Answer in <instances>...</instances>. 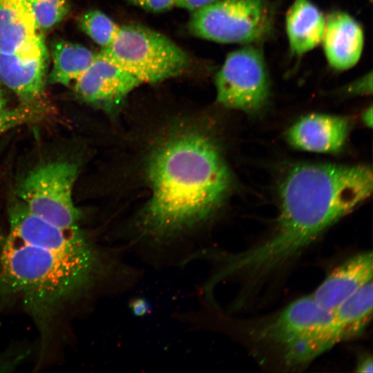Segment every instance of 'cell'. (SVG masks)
Listing matches in <instances>:
<instances>
[{
    "instance_id": "cell-4",
    "label": "cell",
    "mask_w": 373,
    "mask_h": 373,
    "mask_svg": "<svg viewBox=\"0 0 373 373\" xmlns=\"http://www.w3.org/2000/svg\"><path fill=\"white\" fill-rule=\"evenodd\" d=\"M101 52L142 84L179 76L190 65L188 54L174 41L137 24L120 26L114 41Z\"/></svg>"
},
{
    "instance_id": "cell-3",
    "label": "cell",
    "mask_w": 373,
    "mask_h": 373,
    "mask_svg": "<svg viewBox=\"0 0 373 373\" xmlns=\"http://www.w3.org/2000/svg\"><path fill=\"white\" fill-rule=\"evenodd\" d=\"M114 257L98 247L80 254L54 251L9 234L0 251V281L35 308L48 309L114 276L119 267Z\"/></svg>"
},
{
    "instance_id": "cell-2",
    "label": "cell",
    "mask_w": 373,
    "mask_h": 373,
    "mask_svg": "<svg viewBox=\"0 0 373 373\" xmlns=\"http://www.w3.org/2000/svg\"><path fill=\"white\" fill-rule=\"evenodd\" d=\"M373 189L367 165L299 164L284 176L275 229L250 249L254 262L281 271L326 229L367 200Z\"/></svg>"
},
{
    "instance_id": "cell-5",
    "label": "cell",
    "mask_w": 373,
    "mask_h": 373,
    "mask_svg": "<svg viewBox=\"0 0 373 373\" xmlns=\"http://www.w3.org/2000/svg\"><path fill=\"white\" fill-rule=\"evenodd\" d=\"M271 26L267 0H216L191 12L188 23L193 35L223 44L257 41Z\"/></svg>"
},
{
    "instance_id": "cell-12",
    "label": "cell",
    "mask_w": 373,
    "mask_h": 373,
    "mask_svg": "<svg viewBox=\"0 0 373 373\" xmlns=\"http://www.w3.org/2000/svg\"><path fill=\"white\" fill-rule=\"evenodd\" d=\"M48 58L45 42L14 52H0V80L21 103L37 102L44 92Z\"/></svg>"
},
{
    "instance_id": "cell-1",
    "label": "cell",
    "mask_w": 373,
    "mask_h": 373,
    "mask_svg": "<svg viewBox=\"0 0 373 373\" xmlns=\"http://www.w3.org/2000/svg\"><path fill=\"white\" fill-rule=\"evenodd\" d=\"M151 194L137 220L140 238L163 242L211 218L232 188L217 142L191 127L168 134L146 164Z\"/></svg>"
},
{
    "instance_id": "cell-26",
    "label": "cell",
    "mask_w": 373,
    "mask_h": 373,
    "mask_svg": "<svg viewBox=\"0 0 373 373\" xmlns=\"http://www.w3.org/2000/svg\"><path fill=\"white\" fill-rule=\"evenodd\" d=\"M356 372L368 373L373 372V362L371 356L362 357L356 366Z\"/></svg>"
},
{
    "instance_id": "cell-24",
    "label": "cell",
    "mask_w": 373,
    "mask_h": 373,
    "mask_svg": "<svg viewBox=\"0 0 373 373\" xmlns=\"http://www.w3.org/2000/svg\"><path fill=\"white\" fill-rule=\"evenodd\" d=\"M130 309L134 315L137 316H143L151 312L149 303L144 298H135L130 303Z\"/></svg>"
},
{
    "instance_id": "cell-28",
    "label": "cell",
    "mask_w": 373,
    "mask_h": 373,
    "mask_svg": "<svg viewBox=\"0 0 373 373\" xmlns=\"http://www.w3.org/2000/svg\"><path fill=\"white\" fill-rule=\"evenodd\" d=\"M6 107V99L0 86V110Z\"/></svg>"
},
{
    "instance_id": "cell-20",
    "label": "cell",
    "mask_w": 373,
    "mask_h": 373,
    "mask_svg": "<svg viewBox=\"0 0 373 373\" xmlns=\"http://www.w3.org/2000/svg\"><path fill=\"white\" fill-rule=\"evenodd\" d=\"M39 29L43 32L59 24L68 14V0H27Z\"/></svg>"
},
{
    "instance_id": "cell-6",
    "label": "cell",
    "mask_w": 373,
    "mask_h": 373,
    "mask_svg": "<svg viewBox=\"0 0 373 373\" xmlns=\"http://www.w3.org/2000/svg\"><path fill=\"white\" fill-rule=\"evenodd\" d=\"M77 165L61 160L30 171L17 186L19 200L33 213L62 227L78 226L81 213L73 200Z\"/></svg>"
},
{
    "instance_id": "cell-25",
    "label": "cell",
    "mask_w": 373,
    "mask_h": 373,
    "mask_svg": "<svg viewBox=\"0 0 373 373\" xmlns=\"http://www.w3.org/2000/svg\"><path fill=\"white\" fill-rule=\"evenodd\" d=\"M368 77H364L362 80L356 82L349 90L354 93L368 94L372 92V77L368 79Z\"/></svg>"
},
{
    "instance_id": "cell-14",
    "label": "cell",
    "mask_w": 373,
    "mask_h": 373,
    "mask_svg": "<svg viewBox=\"0 0 373 373\" xmlns=\"http://www.w3.org/2000/svg\"><path fill=\"white\" fill-rule=\"evenodd\" d=\"M372 252L360 253L334 268L311 295L332 311L372 280Z\"/></svg>"
},
{
    "instance_id": "cell-10",
    "label": "cell",
    "mask_w": 373,
    "mask_h": 373,
    "mask_svg": "<svg viewBox=\"0 0 373 373\" xmlns=\"http://www.w3.org/2000/svg\"><path fill=\"white\" fill-rule=\"evenodd\" d=\"M9 234L38 247L67 254H80L96 248L78 226L62 227L33 213L20 200L10 208Z\"/></svg>"
},
{
    "instance_id": "cell-17",
    "label": "cell",
    "mask_w": 373,
    "mask_h": 373,
    "mask_svg": "<svg viewBox=\"0 0 373 373\" xmlns=\"http://www.w3.org/2000/svg\"><path fill=\"white\" fill-rule=\"evenodd\" d=\"M286 31L292 52L301 55L323 39L325 19L309 0H294L285 18Z\"/></svg>"
},
{
    "instance_id": "cell-21",
    "label": "cell",
    "mask_w": 373,
    "mask_h": 373,
    "mask_svg": "<svg viewBox=\"0 0 373 373\" xmlns=\"http://www.w3.org/2000/svg\"><path fill=\"white\" fill-rule=\"evenodd\" d=\"M47 113L45 106L39 101L21 103L19 106L0 110V135L20 125L37 122Z\"/></svg>"
},
{
    "instance_id": "cell-13",
    "label": "cell",
    "mask_w": 373,
    "mask_h": 373,
    "mask_svg": "<svg viewBox=\"0 0 373 373\" xmlns=\"http://www.w3.org/2000/svg\"><path fill=\"white\" fill-rule=\"evenodd\" d=\"M350 126L345 117L312 113L303 117L289 128L287 140L300 150L334 153L345 145Z\"/></svg>"
},
{
    "instance_id": "cell-19",
    "label": "cell",
    "mask_w": 373,
    "mask_h": 373,
    "mask_svg": "<svg viewBox=\"0 0 373 373\" xmlns=\"http://www.w3.org/2000/svg\"><path fill=\"white\" fill-rule=\"evenodd\" d=\"M81 30L102 48L108 47L114 41L120 26L98 10L84 12L79 19Z\"/></svg>"
},
{
    "instance_id": "cell-11",
    "label": "cell",
    "mask_w": 373,
    "mask_h": 373,
    "mask_svg": "<svg viewBox=\"0 0 373 373\" xmlns=\"http://www.w3.org/2000/svg\"><path fill=\"white\" fill-rule=\"evenodd\" d=\"M74 90L84 102L113 112L142 82L101 52L75 80Z\"/></svg>"
},
{
    "instance_id": "cell-18",
    "label": "cell",
    "mask_w": 373,
    "mask_h": 373,
    "mask_svg": "<svg viewBox=\"0 0 373 373\" xmlns=\"http://www.w3.org/2000/svg\"><path fill=\"white\" fill-rule=\"evenodd\" d=\"M52 68L50 83L68 86L86 70L96 53L79 44L64 40L55 41L51 46Z\"/></svg>"
},
{
    "instance_id": "cell-16",
    "label": "cell",
    "mask_w": 373,
    "mask_h": 373,
    "mask_svg": "<svg viewBox=\"0 0 373 373\" xmlns=\"http://www.w3.org/2000/svg\"><path fill=\"white\" fill-rule=\"evenodd\" d=\"M43 42L42 32L27 0H0V52H14Z\"/></svg>"
},
{
    "instance_id": "cell-9",
    "label": "cell",
    "mask_w": 373,
    "mask_h": 373,
    "mask_svg": "<svg viewBox=\"0 0 373 373\" xmlns=\"http://www.w3.org/2000/svg\"><path fill=\"white\" fill-rule=\"evenodd\" d=\"M332 312L318 305L312 295L305 296L262 324L254 336L258 341L278 349L282 356L326 323Z\"/></svg>"
},
{
    "instance_id": "cell-15",
    "label": "cell",
    "mask_w": 373,
    "mask_h": 373,
    "mask_svg": "<svg viewBox=\"0 0 373 373\" xmlns=\"http://www.w3.org/2000/svg\"><path fill=\"white\" fill-rule=\"evenodd\" d=\"M324 51L329 65L346 70L359 60L364 44L360 24L345 12H334L325 21L323 37Z\"/></svg>"
},
{
    "instance_id": "cell-23",
    "label": "cell",
    "mask_w": 373,
    "mask_h": 373,
    "mask_svg": "<svg viewBox=\"0 0 373 373\" xmlns=\"http://www.w3.org/2000/svg\"><path fill=\"white\" fill-rule=\"evenodd\" d=\"M216 0H175V7L193 12Z\"/></svg>"
},
{
    "instance_id": "cell-8",
    "label": "cell",
    "mask_w": 373,
    "mask_h": 373,
    "mask_svg": "<svg viewBox=\"0 0 373 373\" xmlns=\"http://www.w3.org/2000/svg\"><path fill=\"white\" fill-rule=\"evenodd\" d=\"M372 280L332 310L329 320L292 351V363L306 366L336 345L356 338L372 317Z\"/></svg>"
},
{
    "instance_id": "cell-22",
    "label": "cell",
    "mask_w": 373,
    "mask_h": 373,
    "mask_svg": "<svg viewBox=\"0 0 373 373\" xmlns=\"http://www.w3.org/2000/svg\"><path fill=\"white\" fill-rule=\"evenodd\" d=\"M142 9L152 12H164L175 7V0H126Z\"/></svg>"
},
{
    "instance_id": "cell-27",
    "label": "cell",
    "mask_w": 373,
    "mask_h": 373,
    "mask_svg": "<svg viewBox=\"0 0 373 373\" xmlns=\"http://www.w3.org/2000/svg\"><path fill=\"white\" fill-rule=\"evenodd\" d=\"M361 119L364 124L371 127L372 125V106L367 108L361 115Z\"/></svg>"
},
{
    "instance_id": "cell-7",
    "label": "cell",
    "mask_w": 373,
    "mask_h": 373,
    "mask_svg": "<svg viewBox=\"0 0 373 373\" xmlns=\"http://www.w3.org/2000/svg\"><path fill=\"white\" fill-rule=\"evenodd\" d=\"M217 101L222 106L256 113L267 102L269 82L264 58L251 46L230 52L215 78Z\"/></svg>"
}]
</instances>
